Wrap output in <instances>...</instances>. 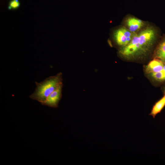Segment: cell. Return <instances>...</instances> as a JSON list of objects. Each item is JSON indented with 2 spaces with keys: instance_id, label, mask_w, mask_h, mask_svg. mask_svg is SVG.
<instances>
[{
  "instance_id": "obj_3",
  "label": "cell",
  "mask_w": 165,
  "mask_h": 165,
  "mask_svg": "<svg viewBox=\"0 0 165 165\" xmlns=\"http://www.w3.org/2000/svg\"><path fill=\"white\" fill-rule=\"evenodd\" d=\"M134 34L126 28L122 27L115 32L114 37L117 44L124 47L130 42Z\"/></svg>"
},
{
  "instance_id": "obj_7",
  "label": "cell",
  "mask_w": 165,
  "mask_h": 165,
  "mask_svg": "<svg viewBox=\"0 0 165 165\" xmlns=\"http://www.w3.org/2000/svg\"><path fill=\"white\" fill-rule=\"evenodd\" d=\"M155 54L158 59L162 62H165V38L158 46Z\"/></svg>"
},
{
  "instance_id": "obj_11",
  "label": "cell",
  "mask_w": 165,
  "mask_h": 165,
  "mask_svg": "<svg viewBox=\"0 0 165 165\" xmlns=\"http://www.w3.org/2000/svg\"><path fill=\"white\" fill-rule=\"evenodd\" d=\"M163 70L165 71V65H164V66H163Z\"/></svg>"
},
{
  "instance_id": "obj_4",
  "label": "cell",
  "mask_w": 165,
  "mask_h": 165,
  "mask_svg": "<svg viewBox=\"0 0 165 165\" xmlns=\"http://www.w3.org/2000/svg\"><path fill=\"white\" fill-rule=\"evenodd\" d=\"M63 84L52 92L41 104L49 107L57 108L62 96Z\"/></svg>"
},
{
  "instance_id": "obj_9",
  "label": "cell",
  "mask_w": 165,
  "mask_h": 165,
  "mask_svg": "<svg viewBox=\"0 0 165 165\" xmlns=\"http://www.w3.org/2000/svg\"><path fill=\"white\" fill-rule=\"evenodd\" d=\"M152 75L156 80L159 81L165 80V72L163 69L160 71L152 73Z\"/></svg>"
},
{
  "instance_id": "obj_8",
  "label": "cell",
  "mask_w": 165,
  "mask_h": 165,
  "mask_svg": "<svg viewBox=\"0 0 165 165\" xmlns=\"http://www.w3.org/2000/svg\"><path fill=\"white\" fill-rule=\"evenodd\" d=\"M165 106V95L154 105L150 114L153 118L160 113Z\"/></svg>"
},
{
  "instance_id": "obj_5",
  "label": "cell",
  "mask_w": 165,
  "mask_h": 165,
  "mask_svg": "<svg viewBox=\"0 0 165 165\" xmlns=\"http://www.w3.org/2000/svg\"><path fill=\"white\" fill-rule=\"evenodd\" d=\"M163 66V64L161 61L158 59H154L147 65L146 71L148 73H156L162 70Z\"/></svg>"
},
{
  "instance_id": "obj_6",
  "label": "cell",
  "mask_w": 165,
  "mask_h": 165,
  "mask_svg": "<svg viewBox=\"0 0 165 165\" xmlns=\"http://www.w3.org/2000/svg\"><path fill=\"white\" fill-rule=\"evenodd\" d=\"M126 24L128 29L133 33L139 30L143 24L141 20L133 17L128 18L126 21Z\"/></svg>"
},
{
  "instance_id": "obj_1",
  "label": "cell",
  "mask_w": 165,
  "mask_h": 165,
  "mask_svg": "<svg viewBox=\"0 0 165 165\" xmlns=\"http://www.w3.org/2000/svg\"><path fill=\"white\" fill-rule=\"evenodd\" d=\"M156 32L152 27H148L138 34H134L131 40L119 51L120 54L127 58L134 57L144 54L153 45Z\"/></svg>"
},
{
  "instance_id": "obj_10",
  "label": "cell",
  "mask_w": 165,
  "mask_h": 165,
  "mask_svg": "<svg viewBox=\"0 0 165 165\" xmlns=\"http://www.w3.org/2000/svg\"><path fill=\"white\" fill-rule=\"evenodd\" d=\"M20 6V3L18 0H12L9 2L8 9H14L18 8Z\"/></svg>"
},
{
  "instance_id": "obj_2",
  "label": "cell",
  "mask_w": 165,
  "mask_h": 165,
  "mask_svg": "<svg viewBox=\"0 0 165 165\" xmlns=\"http://www.w3.org/2000/svg\"><path fill=\"white\" fill-rule=\"evenodd\" d=\"M35 82L36 86L35 90L30 97L41 104L52 92L62 84V74L60 72L55 75L47 78L42 82Z\"/></svg>"
},
{
  "instance_id": "obj_12",
  "label": "cell",
  "mask_w": 165,
  "mask_h": 165,
  "mask_svg": "<svg viewBox=\"0 0 165 165\" xmlns=\"http://www.w3.org/2000/svg\"></svg>"
}]
</instances>
